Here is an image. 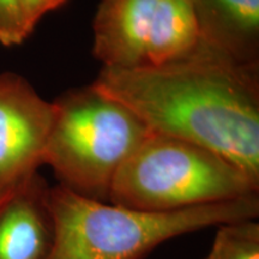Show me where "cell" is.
Wrapping results in <instances>:
<instances>
[{
    "mask_svg": "<svg viewBox=\"0 0 259 259\" xmlns=\"http://www.w3.org/2000/svg\"><path fill=\"white\" fill-rule=\"evenodd\" d=\"M95 88L136 113L150 131L209 149L259 184V66L198 41L155 67H102Z\"/></svg>",
    "mask_w": 259,
    "mask_h": 259,
    "instance_id": "6da1fadb",
    "label": "cell"
},
{
    "mask_svg": "<svg viewBox=\"0 0 259 259\" xmlns=\"http://www.w3.org/2000/svg\"><path fill=\"white\" fill-rule=\"evenodd\" d=\"M54 244L47 259H143L162 242L211 226L257 219L259 194L173 212H147L50 189Z\"/></svg>",
    "mask_w": 259,
    "mask_h": 259,
    "instance_id": "7a4b0ae2",
    "label": "cell"
},
{
    "mask_svg": "<svg viewBox=\"0 0 259 259\" xmlns=\"http://www.w3.org/2000/svg\"><path fill=\"white\" fill-rule=\"evenodd\" d=\"M45 148L58 185L85 198L108 203L113 180L150 128L128 107L93 84L60 95Z\"/></svg>",
    "mask_w": 259,
    "mask_h": 259,
    "instance_id": "3957f363",
    "label": "cell"
},
{
    "mask_svg": "<svg viewBox=\"0 0 259 259\" xmlns=\"http://www.w3.org/2000/svg\"><path fill=\"white\" fill-rule=\"evenodd\" d=\"M259 193V184L209 149L151 131L118 170L108 203L173 212Z\"/></svg>",
    "mask_w": 259,
    "mask_h": 259,
    "instance_id": "277c9868",
    "label": "cell"
},
{
    "mask_svg": "<svg viewBox=\"0 0 259 259\" xmlns=\"http://www.w3.org/2000/svg\"><path fill=\"white\" fill-rule=\"evenodd\" d=\"M93 31V56L106 69L158 66L199 41L190 0H101Z\"/></svg>",
    "mask_w": 259,
    "mask_h": 259,
    "instance_id": "5b68a950",
    "label": "cell"
},
{
    "mask_svg": "<svg viewBox=\"0 0 259 259\" xmlns=\"http://www.w3.org/2000/svg\"><path fill=\"white\" fill-rule=\"evenodd\" d=\"M56 106L17 73H0V197L44 164Z\"/></svg>",
    "mask_w": 259,
    "mask_h": 259,
    "instance_id": "8992f818",
    "label": "cell"
},
{
    "mask_svg": "<svg viewBox=\"0 0 259 259\" xmlns=\"http://www.w3.org/2000/svg\"><path fill=\"white\" fill-rule=\"evenodd\" d=\"M50 189L38 171L0 197V259H47L54 244Z\"/></svg>",
    "mask_w": 259,
    "mask_h": 259,
    "instance_id": "52a82bcc",
    "label": "cell"
},
{
    "mask_svg": "<svg viewBox=\"0 0 259 259\" xmlns=\"http://www.w3.org/2000/svg\"><path fill=\"white\" fill-rule=\"evenodd\" d=\"M199 40L259 66V0H190Z\"/></svg>",
    "mask_w": 259,
    "mask_h": 259,
    "instance_id": "ba28073f",
    "label": "cell"
},
{
    "mask_svg": "<svg viewBox=\"0 0 259 259\" xmlns=\"http://www.w3.org/2000/svg\"><path fill=\"white\" fill-rule=\"evenodd\" d=\"M257 219L222 223L205 259H259Z\"/></svg>",
    "mask_w": 259,
    "mask_h": 259,
    "instance_id": "9c48e42d",
    "label": "cell"
},
{
    "mask_svg": "<svg viewBox=\"0 0 259 259\" xmlns=\"http://www.w3.org/2000/svg\"><path fill=\"white\" fill-rule=\"evenodd\" d=\"M29 35L21 0H0V45L17 46Z\"/></svg>",
    "mask_w": 259,
    "mask_h": 259,
    "instance_id": "30bf717a",
    "label": "cell"
},
{
    "mask_svg": "<svg viewBox=\"0 0 259 259\" xmlns=\"http://www.w3.org/2000/svg\"><path fill=\"white\" fill-rule=\"evenodd\" d=\"M67 0H21L24 22L29 34L34 31L40 19L48 12L63 6Z\"/></svg>",
    "mask_w": 259,
    "mask_h": 259,
    "instance_id": "8fae6325",
    "label": "cell"
}]
</instances>
